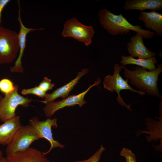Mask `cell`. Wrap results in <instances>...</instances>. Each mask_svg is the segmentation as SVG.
Wrapping results in <instances>:
<instances>
[{"label":"cell","instance_id":"obj_9","mask_svg":"<svg viewBox=\"0 0 162 162\" xmlns=\"http://www.w3.org/2000/svg\"><path fill=\"white\" fill-rule=\"evenodd\" d=\"M29 124L33 127L38 132L41 138H44L48 140L50 144L49 150L46 152H42L44 155L48 154L54 148L59 147L64 148V145L61 144L54 139L52 131V128L58 127L57 119H51L48 118L45 121H40L37 117H32L29 120Z\"/></svg>","mask_w":162,"mask_h":162},{"label":"cell","instance_id":"obj_20","mask_svg":"<svg viewBox=\"0 0 162 162\" xmlns=\"http://www.w3.org/2000/svg\"><path fill=\"white\" fill-rule=\"evenodd\" d=\"M106 148L101 145L99 149L89 158L84 160H77L73 162H99L101 155Z\"/></svg>","mask_w":162,"mask_h":162},{"label":"cell","instance_id":"obj_6","mask_svg":"<svg viewBox=\"0 0 162 162\" xmlns=\"http://www.w3.org/2000/svg\"><path fill=\"white\" fill-rule=\"evenodd\" d=\"M18 89V86L16 85L12 92L3 98L0 96V120L3 122L16 116L15 111L18 106L28 107L32 100L20 95Z\"/></svg>","mask_w":162,"mask_h":162},{"label":"cell","instance_id":"obj_8","mask_svg":"<svg viewBox=\"0 0 162 162\" xmlns=\"http://www.w3.org/2000/svg\"><path fill=\"white\" fill-rule=\"evenodd\" d=\"M101 82V80L98 78L94 83L89 86L84 92L77 95H73L66 98L62 100L56 102H52L46 104L43 108V110L46 117L49 118L53 115L58 110L66 107L73 106L78 105L82 107L87 102L84 99L86 94L92 87L98 86Z\"/></svg>","mask_w":162,"mask_h":162},{"label":"cell","instance_id":"obj_12","mask_svg":"<svg viewBox=\"0 0 162 162\" xmlns=\"http://www.w3.org/2000/svg\"><path fill=\"white\" fill-rule=\"evenodd\" d=\"M88 72V69H83L80 72H78L76 77L63 86L59 88L50 94H46L44 100L40 102L47 104L53 102L56 98L61 97L65 98L68 96L70 92L75 86L79 82V80L83 76Z\"/></svg>","mask_w":162,"mask_h":162},{"label":"cell","instance_id":"obj_1","mask_svg":"<svg viewBox=\"0 0 162 162\" xmlns=\"http://www.w3.org/2000/svg\"><path fill=\"white\" fill-rule=\"evenodd\" d=\"M99 20L102 27L112 35L126 34L132 30L142 35L145 39L151 38L155 34L150 30H145L141 26H134L129 22L120 13L115 14L106 8H103L98 13Z\"/></svg>","mask_w":162,"mask_h":162},{"label":"cell","instance_id":"obj_16","mask_svg":"<svg viewBox=\"0 0 162 162\" xmlns=\"http://www.w3.org/2000/svg\"><path fill=\"white\" fill-rule=\"evenodd\" d=\"M123 8L127 10H137L140 12L150 9L155 11L162 9V0H126Z\"/></svg>","mask_w":162,"mask_h":162},{"label":"cell","instance_id":"obj_10","mask_svg":"<svg viewBox=\"0 0 162 162\" xmlns=\"http://www.w3.org/2000/svg\"><path fill=\"white\" fill-rule=\"evenodd\" d=\"M18 2L19 7V16L17 19L20 26V30L18 33L20 50L18 57L14 63V65L10 68V70L12 72L22 73L23 72V68L22 64V59L26 47L27 35L31 32L37 30H42L43 29L42 28L37 29L29 28L24 26L21 18V8L19 0L18 1Z\"/></svg>","mask_w":162,"mask_h":162},{"label":"cell","instance_id":"obj_5","mask_svg":"<svg viewBox=\"0 0 162 162\" xmlns=\"http://www.w3.org/2000/svg\"><path fill=\"white\" fill-rule=\"evenodd\" d=\"M123 66L119 65L116 64L114 66V72L112 75H109L105 76L103 82L104 88L112 92L114 91L116 92L118 94L117 101L122 106L126 107L130 111H132L130 107V105H127L124 101L120 94L121 91L128 90L134 93L138 94L143 96L146 94L144 92L137 90L133 88L128 84V79H124L120 74V73Z\"/></svg>","mask_w":162,"mask_h":162},{"label":"cell","instance_id":"obj_13","mask_svg":"<svg viewBox=\"0 0 162 162\" xmlns=\"http://www.w3.org/2000/svg\"><path fill=\"white\" fill-rule=\"evenodd\" d=\"M3 122L0 125V145L7 146L11 140L16 131L22 125L20 117L17 116Z\"/></svg>","mask_w":162,"mask_h":162},{"label":"cell","instance_id":"obj_23","mask_svg":"<svg viewBox=\"0 0 162 162\" xmlns=\"http://www.w3.org/2000/svg\"><path fill=\"white\" fill-rule=\"evenodd\" d=\"M10 0H0V28L1 27L2 13L3 10L6 5L10 2Z\"/></svg>","mask_w":162,"mask_h":162},{"label":"cell","instance_id":"obj_3","mask_svg":"<svg viewBox=\"0 0 162 162\" xmlns=\"http://www.w3.org/2000/svg\"><path fill=\"white\" fill-rule=\"evenodd\" d=\"M40 139L38 132L32 125H22L7 145L5 151L6 157L27 150L32 142Z\"/></svg>","mask_w":162,"mask_h":162},{"label":"cell","instance_id":"obj_4","mask_svg":"<svg viewBox=\"0 0 162 162\" xmlns=\"http://www.w3.org/2000/svg\"><path fill=\"white\" fill-rule=\"evenodd\" d=\"M20 47L18 33L10 29L0 28V64H9L16 58Z\"/></svg>","mask_w":162,"mask_h":162},{"label":"cell","instance_id":"obj_26","mask_svg":"<svg viewBox=\"0 0 162 162\" xmlns=\"http://www.w3.org/2000/svg\"></svg>","mask_w":162,"mask_h":162},{"label":"cell","instance_id":"obj_24","mask_svg":"<svg viewBox=\"0 0 162 162\" xmlns=\"http://www.w3.org/2000/svg\"><path fill=\"white\" fill-rule=\"evenodd\" d=\"M0 162H8V161L6 158L3 157L2 159L0 160Z\"/></svg>","mask_w":162,"mask_h":162},{"label":"cell","instance_id":"obj_18","mask_svg":"<svg viewBox=\"0 0 162 162\" xmlns=\"http://www.w3.org/2000/svg\"><path fill=\"white\" fill-rule=\"evenodd\" d=\"M15 88V86L9 79L3 78L0 80V91L5 95L12 92Z\"/></svg>","mask_w":162,"mask_h":162},{"label":"cell","instance_id":"obj_22","mask_svg":"<svg viewBox=\"0 0 162 162\" xmlns=\"http://www.w3.org/2000/svg\"><path fill=\"white\" fill-rule=\"evenodd\" d=\"M54 86V84L51 82V80L46 77L44 78L38 86L40 89L46 92L52 89Z\"/></svg>","mask_w":162,"mask_h":162},{"label":"cell","instance_id":"obj_25","mask_svg":"<svg viewBox=\"0 0 162 162\" xmlns=\"http://www.w3.org/2000/svg\"><path fill=\"white\" fill-rule=\"evenodd\" d=\"M3 157V153L0 148V160Z\"/></svg>","mask_w":162,"mask_h":162},{"label":"cell","instance_id":"obj_15","mask_svg":"<svg viewBox=\"0 0 162 162\" xmlns=\"http://www.w3.org/2000/svg\"><path fill=\"white\" fill-rule=\"evenodd\" d=\"M144 22L145 27L154 31L158 36L162 37V14L156 11L141 12L138 17Z\"/></svg>","mask_w":162,"mask_h":162},{"label":"cell","instance_id":"obj_14","mask_svg":"<svg viewBox=\"0 0 162 162\" xmlns=\"http://www.w3.org/2000/svg\"><path fill=\"white\" fill-rule=\"evenodd\" d=\"M6 158L8 162H49L42 152L32 147Z\"/></svg>","mask_w":162,"mask_h":162},{"label":"cell","instance_id":"obj_7","mask_svg":"<svg viewBox=\"0 0 162 162\" xmlns=\"http://www.w3.org/2000/svg\"><path fill=\"white\" fill-rule=\"evenodd\" d=\"M94 33L92 26L84 25L74 18L65 22L62 34L64 37L73 38L88 46L92 43Z\"/></svg>","mask_w":162,"mask_h":162},{"label":"cell","instance_id":"obj_11","mask_svg":"<svg viewBox=\"0 0 162 162\" xmlns=\"http://www.w3.org/2000/svg\"><path fill=\"white\" fill-rule=\"evenodd\" d=\"M143 36L136 33L131 37L130 41L127 44L128 53L134 58L148 59L155 56L156 53L150 51L145 46L143 40Z\"/></svg>","mask_w":162,"mask_h":162},{"label":"cell","instance_id":"obj_21","mask_svg":"<svg viewBox=\"0 0 162 162\" xmlns=\"http://www.w3.org/2000/svg\"><path fill=\"white\" fill-rule=\"evenodd\" d=\"M120 154L125 158L126 162H137L135 154L130 149L123 148Z\"/></svg>","mask_w":162,"mask_h":162},{"label":"cell","instance_id":"obj_17","mask_svg":"<svg viewBox=\"0 0 162 162\" xmlns=\"http://www.w3.org/2000/svg\"><path fill=\"white\" fill-rule=\"evenodd\" d=\"M120 63L123 66L128 64H135L147 69L149 71H152L156 68L155 64H157V61L155 56L146 59H136L131 56L122 55L121 56Z\"/></svg>","mask_w":162,"mask_h":162},{"label":"cell","instance_id":"obj_2","mask_svg":"<svg viewBox=\"0 0 162 162\" xmlns=\"http://www.w3.org/2000/svg\"><path fill=\"white\" fill-rule=\"evenodd\" d=\"M157 66L155 69L152 71H147V69L140 67H137L134 70H131L123 66V74L139 91L162 98L157 85L159 76L162 72V64H157Z\"/></svg>","mask_w":162,"mask_h":162},{"label":"cell","instance_id":"obj_19","mask_svg":"<svg viewBox=\"0 0 162 162\" xmlns=\"http://www.w3.org/2000/svg\"><path fill=\"white\" fill-rule=\"evenodd\" d=\"M21 93L23 95L33 94L42 98L45 97L46 94V92L40 89L38 86H35L28 89H23L22 90Z\"/></svg>","mask_w":162,"mask_h":162}]
</instances>
